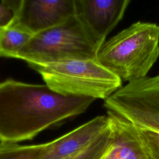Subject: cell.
Instances as JSON below:
<instances>
[{
  "label": "cell",
  "instance_id": "52a82bcc",
  "mask_svg": "<svg viewBox=\"0 0 159 159\" xmlns=\"http://www.w3.org/2000/svg\"><path fill=\"white\" fill-rule=\"evenodd\" d=\"M129 0H75V14L101 45L124 16Z\"/></svg>",
  "mask_w": 159,
  "mask_h": 159
},
{
  "label": "cell",
  "instance_id": "3957f363",
  "mask_svg": "<svg viewBox=\"0 0 159 159\" xmlns=\"http://www.w3.org/2000/svg\"><path fill=\"white\" fill-rule=\"evenodd\" d=\"M102 45L76 15L65 22L34 35L15 58L30 66L83 59H97Z\"/></svg>",
  "mask_w": 159,
  "mask_h": 159
},
{
  "label": "cell",
  "instance_id": "6da1fadb",
  "mask_svg": "<svg viewBox=\"0 0 159 159\" xmlns=\"http://www.w3.org/2000/svg\"><path fill=\"white\" fill-rule=\"evenodd\" d=\"M95 100L65 96L45 84L0 82V143H17L86 111Z\"/></svg>",
  "mask_w": 159,
  "mask_h": 159
},
{
  "label": "cell",
  "instance_id": "7a4b0ae2",
  "mask_svg": "<svg viewBox=\"0 0 159 159\" xmlns=\"http://www.w3.org/2000/svg\"><path fill=\"white\" fill-rule=\"evenodd\" d=\"M159 57V25L138 21L105 42L97 60L122 81L141 80Z\"/></svg>",
  "mask_w": 159,
  "mask_h": 159
},
{
  "label": "cell",
  "instance_id": "8fae6325",
  "mask_svg": "<svg viewBox=\"0 0 159 159\" xmlns=\"http://www.w3.org/2000/svg\"><path fill=\"white\" fill-rule=\"evenodd\" d=\"M110 140L111 127L109 123L107 129L88 147L78 154L66 159H101L107 150Z\"/></svg>",
  "mask_w": 159,
  "mask_h": 159
},
{
  "label": "cell",
  "instance_id": "277c9868",
  "mask_svg": "<svg viewBox=\"0 0 159 159\" xmlns=\"http://www.w3.org/2000/svg\"><path fill=\"white\" fill-rule=\"evenodd\" d=\"M55 91L71 96L106 99L122 87V80L97 59L74 60L33 66Z\"/></svg>",
  "mask_w": 159,
  "mask_h": 159
},
{
  "label": "cell",
  "instance_id": "4fadbf2b",
  "mask_svg": "<svg viewBox=\"0 0 159 159\" xmlns=\"http://www.w3.org/2000/svg\"><path fill=\"white\" fill-rule=\"evenodd\" d=\"M14 15L8 6L1 1L0 2V29L9 26L14 20Z\"/></svg>",
  "mask_w": 159,
  "mask_h": 159
},
{
  "label": "cell",
  "instance_id": "5bb4252c",
  "mask_svg": "<svg viewBox=\"0 0 159 159\" xmlns=\"http://www.w3.org/2000/svg\"><path fill=\"white\" fill-rule=\"evenodd\" d=\"M1 29H0V31H1Z\"/></svg>",
  "mask_w": 159,
  "mask_h": 159
},
{
  "label": "cell",
  "instance_id": "8992f818",
  "mask_svg": "<svg viewBox=\"0 0 159 159\" xmlns=\"http://www.w3.org/2000/svg\"><path fill=\"white\" fill-rule=\"evenodd\" d=\"M12 11L13 22L33 35L75 14V0H3Z\"/></svg>",
  "mask_w": 159,
  "mask_h": 159
},
{
  "label": "cell",
  "instance_id": "7c38bea8",
  "mask_svg": "<svg viewBox=\"0 0 159 159\" xmlns=\"http://www.w3.org/2000/svg\"><path fill=\"white\" fill-rule=\"evenodd\" d=\"M137 129L149 159H159V133L139 128Z\"/></svg>",
  "mask_w": 159,
  "mask_h": 159
},
{
  "label": "cell",
  "instance_id": "30bf717a",
  "mask_svg": "<svg viewBox=\"0 0 159 159\" xmlns=\"http://www.w3.org/2000/svg\"><path fill=\"white\" fill-rule=\"evenodd\" d=\"M33 35L13 22L0 31V57L16 58Z\"/></svg>",
  "mask_w": 159,
  "mask_h": 159
},
{
  "label": "cell",
  "instance_id": "5b68a950",
  "mask_svg": "<svg viewBox=\"0 0 159 159\" xmlns=\"http://www.w3.org/2000/svg\"><path fill=\"white\" fill-rule=\"evenodd\" d=\"M104 105L136 127L159 133V74L128 83Z\"/></svg>",
  "mask_w": 159,
  "mask_h": 159
},
{
  "label": "cell",
  "instance_id": "ba28073f",
  "mask_svg": "<svg viewBox=\"0 0 159 159\" xmlns=\"http://www.w3.org/2000/svg\"><path fill=\"white\" fill-rule=\"evenodd\" d=\"M109 117L99 116L48 142L40 159H66L83 151L108 127Z\"/></svg>",
  "mask_w": 159,
  "mask_h": 159
},
{
  "label": "cell",
  "instance_id": "9c48e42d",
  "mask_svg": "<svg viewBox=\"0 0 159 159\" xmlns=\"http://www.w3.org/2000/svg\"><path fill=\"white\" fill-rule=\"evenodd\" d=\"M107 113L111 140L101 159H149L137 128L112 111H107Z\"/></svg>",
  "mask_w": 159,
  "mask_h": 159
}]
</instances>
